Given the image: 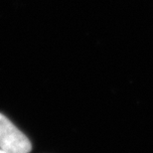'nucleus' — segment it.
<instances>
[{
	"instance_id": "obj_1",
	"label": "nucleus",
	"mask_w": 153,
	"mask_h": 153,
	"mask_svg": "<svg viewBox=\"0 0 153 153\" xmlns=\"http://www.w3.org/2000/svg\"><path fill=\"white\" fill-rule=\"evenodd\" d=\"M0 149L6 153H29L30 140L4 114H0Z\"/></svg>"
},
{
	"instance_id": "obj_2",
	"label": "nucleus",
	"mask_w": 153,
	"mask_h": 153,
	"mask_svg": "<svg viewBox=\"0 0 153 153\" xmlns=\"http://www.w3.org/2000/svg\"><path fill=\"white\" fill-rule=\"evenodd\" d=\"M0 153H6V152H5V151H3L2 149H0Z\"/></svg>"
}]
</instances>
